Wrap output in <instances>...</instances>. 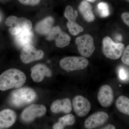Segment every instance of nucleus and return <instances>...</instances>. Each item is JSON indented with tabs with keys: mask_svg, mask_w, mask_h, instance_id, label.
<instances>
[{
	"mask_svg": "<svg viewBox=\"0 0 129 129\" xmlns=\"http://www.w3.org/2000/svg\"><path fill=\"white\" fill-rule=\"evenodd\" d=\"M25 75L16 69L8 70L0 75V90L6 91L21 88L26 81Z\"/></svg>",
	"mask_w": 129,
	"mask_h": 129,
	"instance_id": "nucleus-1",
	"label": "nucleus"
},
{
	"mask_svg": "<svg viewBox=\"0 0 129 129\" xmlns=\"http://www.w3.org/2000/svg\"><path fill=\"white\" fill-rule=\"evenodd\" d=\"M36 92L32 88L23 87L14 90L9 97V102L12 106L21 107L30 104L35 100Z\"/></svg>",
	"mask_w": 129,
	"mask_h": 129,
	"instance_id": "nucleus-2",
	"label": "nucleus"
},
{
	"mask_svg": "<svg viewBox=\"0 0 129 129\" xmlns=\"http://www.w3.org/2000/svg\"><path fill=\"white\" fill-rule=\"evenodd\" d=\"M103 52L105 56L111 60H117L121 57L125 49L121 43H115L110 37H106L102 42Z\"/></svg>",
	"mask_w": 129,
	"mask_h": 129,
	"instance_id": "nucleus-3",
	"label": "nucleus"
},
{
	"mask_svg": "<svg viewBox=\"0 0 129 129\" xmlns=\"http://www.w3.org/2000/svg\"><path fill=\"white\" fill-rule=\"evenodd\" d=\"M5 24L10 27L9 32L14 36L23 31H29L32 28V23L30 20L24 18H18L13 16L8 17L6 19Z\"/></svg>",
	"mask_w": 129,
	"mask_h": 129,
	"instance_id": "nucleus-4",
	"label": "nucleus"
},
{
	"mask_svg": "<svg viewBox=\"0 0 129 129\" xmlns=\"http://www.w3.org/2000/svg\"><path fill=\"white\" fill-rule=\"evenodd\" d=\"M60 64L64 70L72 72L86 68L89 64V61L84 57H67L61 60Z\"/></svg>",
	"mask_w": 129,
	"mask_h": 129,
	"instance_id": "nucleus-5",
	"label": "nucleus"
},
{
	"mask_svg": "<svg viewBox=\"0 0 129 129\" xmlns=\"http://www.w3.org/2000/svg\"><path fill=\"white\" fill-rule=\"evenodd\" d=\"M75 43L79 52L84 57H89L94 51V40L90 35L85 34L77 37Z\"/></svg>",
	"mask_w": 129,
	"mask_h": 129,
	"instance_id": "nucleus-6",
	"label": "nucleus"
},
{
	"mask_svg": "<svg viewBox=\"0 0 129 129\" xmlns=\"http://www.w3.org/2000/svg\"><path fill=\"white\" fill-rule=\"evenodd\" d=\"M46 111V108L44 105L32 104L23 111L21 115V119L25 123H29L36 118L43 116L45 114Z\"/></svg>",
	"mask_w": 129,
	"mask_h": 129,
	"instance_id": "nucleus-7",
	"label": "nucleus"
},
{
	"mask_svg": "<svg viewBox=\"0 0 129 129\" xmlns=\"http://www.w3.org/2000/svg\"><path fill=\"white\" fill-rule=\"evenodd\" d=\"M47 39L49 41L54 40L56 46L63 48L69 45L71 38L68 35L63 32L58 26L53 27L48 34Z\"/></svg>",
	"mask_w": 129,
	"mask_h": 129,
	"instance_id": "nucleus-8",
	"label": "nucleus"
},
{
	"mask_svg": "<svg viewBox=\"0 0 129 129\" xmlns=\"http://www.w3.org/2000/svg\"><path fill=\"white\" fill-rule=\"evenodd\" d=\"M44 52L41 50H37L32 45H28L24 46L21 51L20 57L24 63H29L40 60L44 56Z\"/></svg>",
	"mask_w": 129,
	"mask_h": 129,
	"instance_id": "nucleus-9",
	"label": "nucleus"
},
{
	"mask_svg": "<svg viewBox=\"0 0 129 129\" xmlns=\"http://www.w3.org/2000/svg\"><path fill=\"white\" fill-rule=\"evenodd\" d=\"M73 105L74 111L79 117H84L89 112L91 105L89 101L81 95H77L74 98Z\"/></svg>",
	"mask_w": 129,
	"mask_h": 129,
	"instance_id": "nucleus-10",
	"label": "nucleus"
},
{
	"mask_svg": "<svg viewBox=\"0 0 129 129\" xmlns=\"http://www.w3.org/2000/svg\"><path fill=\"white\" fill-rule=\"evenodd\" d=\"M114 99V92L111 86L108 85L102 86L98 94V100L101 106L109 107L112 104Z\"/></svg>",
	"mask_w": 129,
	"mask_h": 129,
	"instance_id": "nucleus-11",
	"label": "nucleus"
},
{
	"mask_svg": "<svg viewBox=\"0 0 129 129\" xmlns=\"http://www.w3.org/2000/svg\"><path fill=\"white\" fill-rule=\"evenodd\" d=\"M109 119V116L104 112L95 113L87 118L85 122L86 128L92 129L104 124Z\"/></svg>",
	"mask_w": 129,
	"mask_h": 129,
	"instance_id": "nucleus-12",
	"label": "nucleus"
},
{
	"mask_svg": "<svg viewBox=\"0 0 129 129\" xmlns=\"http://www.w3.org/2000/svg\"><path fill=\"white\" fill-rule=\"evenodd\" d=\"M31 78L36 82H41L45 76L50 77L52 75L51 71L44 64H36L31 68Z\"/></svg>",
	"mask_w": 129,
	"mask_h": 129,
	"instance_id": "nucleus-13",
	"label": "nucleus"
},
{
	"mask_svg": "<svg viewBox=\"0 0 129 129\" xmlns=\"http://www.w3.org/2000/svg\"><path fill=\"white\" fill-rule=\"evenodd\" d=\"M17 118L16 112L10 109L0 112V129H6L12 126Z\"/></svg>",
	"mask_w": 129,
	"mask_h": 129,
	"instance_id": "nucleus-14",
	"label": "nucleus"
},
{
	"mask_svg": "<svg viewBox=\"0 0 129 129\" xmlns=\"http://www.w3.org/2000/svg\"><path fill=\"white\" fill-rule=\"evenodd\" d=\"M50 109L51 112L54 113L61 112L64 113H69L72 110L71 101L69 98L56 100L52 104Z\"/></svg>",
	"mask_w": 129,
	"mask_h": 129,
	"instance_id": "nucleus-15",
	"label": "nucleus"
},
{
	"mask_svg": "<svg viewBox=\"0 0 129 129\" xmlns=\"http://www.w3.org/2000/svg\"><path fill=\"white\" fill-rule=\"evenodd\" d=\"M79 10L83 17L88 22L94 21L95 17L92 11V6L87 1H82L79 6Z\"/></svg>",
	"mask_w": 129,
	"mask_h": 129,
	"instance_id": "nucleus-16",
	"label": "nucleus"
},
{
	"mask_svg": "<svg viewBox=\"0 0 129 129\" xmlns=\"http://www.w3.org/2000/svg\"><path fill=\"white\" fill-rule=\"evenodd\" d=\"M54 21L52 17H47L37 23L36 27V31L40 34H48L52 28Z\"/></svg>",
	"mask_w": 129,
	"mask_h": 129,
	"instance_id": "nucleus-17",
	"label": "nucleus"
},
{
	"mask_svg": "<svg viewBox=\"0 0 129 129\" xmlns=\"http://www.w3.org/2000/svg\"><path fill=\"white\" fill-rule=\"evenodd\" d=\"M15 36V41L18 46L21 47L30 45L32 41L33 34L32 31H24L21 32Z\"/></svg>",
	"mask_w": 129,
	"mask_h": 129,
	"instance_id": "nucleus-18",
	"label": "nucleus"
},
{
	"mask_svg": "<svg viewBox=\"0 0 129 129\" xmlns=\"http://www.w3.org/2000/svg\"><path fill=\"white\" fill-rule=\"evenodd\" d=\"M75 118L72 114H67L60 118L58 122L53 125V129H64L65 126L73 125L75 123Z\"/></svg>",
	"mask_w": 129,
	"mask_h": 129,
	"instance_id": "nucleus-19",
	"label": "nucleus"
},
{
	"mask_svg": "<svg viewBox=\"0 0 129 129\" xmlns=\"http://www.w3.org/2000/svg\"><path fill=\"white\" fill-rule=\"evenodd\" d=\"M115 104L119 111L129 115V98L124 96H120L117 99Z\"/></svg>",
	"mask_w": 129,
	"mask_h": 129,
	"instance_id": "nucleus-20",
	"label": "nucleus"
},
{
	"mask_svg": "<svg viewBox=\"0 0 129 129\" xmlns=\"http://www.w3.org/2000/svg\"><path fill=\"white\" fill-rule=\"evenodd\" d=\"M67 26L70 33L73 36H76L84 31L82 26L76 22V21H68Z\"/></svg>",
	"mask_w": 129,
	"mask_h": 129,
	"instance_id": "nucleus-21",
	"label": "nucleus"
},
{
	"mask_svg": "<svg viewBox=\"0 0 129 129\" xmlns=\"http://www.w3.org/2000/svg\"><path fill=\"white\" fill-rule=\"evenodd\" d=\"M64 16L69 21H76L78 16V11L76 10L74 11L71 6H68L65 8Z\"/></svg>",
	"mask_w": 129,
	"mask_h": 129,
	"instance_id": "nucleus-22",
	"label": "nucleus"
},
{
	"mask_svg": "<svg viewBox=\"0 0 129 129\" xmlns=\"http://www.w3.org/2000/svg\"><path fill=\"white\" fill-rule=\"evenodd\" d=\"M98 10L100 16L102 17H106L110 14L109 7L107 3H99L97 6Z\"/></svg>",
	"mask_w": 129,
	"mask_h": 129,
	"instance_id": "nucleus-23",
	"label": "nucleus"
},
{
	"mask_svg": "<svg viewBox=\"0 0 129 129\" xmlns=\"http://www.w3.org/2000/svg\"><path fill=\"white\" fill-rule=\"evenodd\" d=\"M121 60L124 64L129 65V45L125 48L122 54Z\"/></svg>",
	"mask_w": 129,
	"mask_h": 129,
	"instance_id": "nucleus-24",
	"label": "nucleus"
},
{
	"mask_svg": "<svg viewBox=\"0 0 129 129\" xmlns=\"http://www.w3.org/2000/svg\"><path fill=\"white\" fill-rule=\"evenodd\" d=\"M119 76L121 80H127L128 78V73L125 69L123 67H121L119 70Z\"/></svg>",
	"mask_w": 129,
	"mask_h": 129,
	"instance_id": "nucleus-25",
	"label": "nucleus"
},
{
	"mask_svg": "<svg viewBox=\"0 0 129 129\" xmlns=\"http://www.w3.org/2000/svg\"><path fill=\"white\" fill-rule=\"evenodd\" d=\"M19 2L23 5L35 6L40 3V0H18Z\"/></svg>",
	"mask_w": 129,
	"mask_h": 129,
	"instance_id": "nucleus-26",
	"label": "nucleus"
},
{
	"mask_svg": "<svg viewBox=\"0 0 129 129\" xmlns=\"http://www.w3.org/2000/svg\"><path fill=\"white\" fill-rule=\"evenodd\" d=\"M122 21L129 27V13L124 12L121 15Z\"/></svg>",
	"mask_w": 129,
	"mask_h": 129,
	"instance_id": "nucleus-27",
	"label": "nucleus"
},
{
	"mask_svg": "<svg viewBox=\"0 0 129 129\" xmlns=\"http://www.w3.org/2000/svg\"><path fill=\"white\" fill-rule=\"evenodd\" d=\"M116 128L115 126L112 124H108L104 126L102 129H115Z\"/></svg>",
	"mask_w": 129,
	"mask_h": 129,
	"instance_id": "nucleus-28",
	"label": "nucleus"
},
{
	"mask_svg": "<svg viewBox=\"0 0 129 129\" xmlns=\"http://www.w3.org/2000/svg\"><path fill=\"white\" fill-rule=\"evenodd\" d=\"M115 38L116 40L118 41H121L122 40V36L120 34L116 35V36H115Z\"/></svg>",
	"mask_w": 129,
	"mask_h": 129,
	"instance_id": "nucleus-29",
	"label": "nucleus"
},
{
	"mask_svg": "<svg viewBox=\"0 0 129 129\" xmlns=\"http://www.w3.org/2000/svg\"><path fill=\"white\" fill-rule=\"evenodd\" d=\"M96 0H86V1L88 2H94Z\"/></svg>",
	"mask_w": 129,
	"mask_h": 129,
	"instance_id": "nucleus-30",
	"label": "nucleus"
},
{
	"mask_svg": "<svg viewBox=\"0 0 129 129\" xmlns=\"http://www.w3.org/2000/svg\"><path fill=\"white\" fill-rule=\"evenodd\" d=\"M127 1H129V0H127Z\"/></svg>",
	"mask_w": 129,
	"mask_h": 129,
	"instance_id": "nucleus-31",
	"label": "nucleus"
}]
</instances>
